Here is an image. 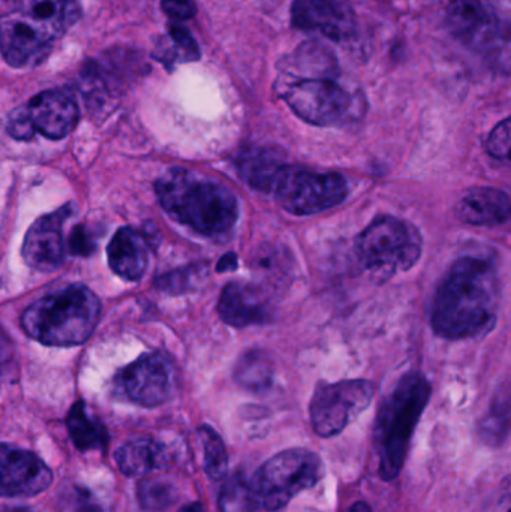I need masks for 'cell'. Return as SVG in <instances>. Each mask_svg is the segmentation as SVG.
Listing matches in <instances>:
<instances>
[{
    "mask_svg": "<svg viewBox=\"0 0 511 512\" xmlns=\"http://www.w3.org/2000/svg\"><path fill=\"white\" fill-rule=\"evenodd\" d=\"M8 132L15 140H30L35 135L36 129L26 105L12 111L8 119Z\"/></svg>",
    "mask_w": 511,
    "mask_h": 512,
    "instance_id": "4dcf8cb0",
    "label": "cell"
},
{
    "mask_svg": "<svg viewBox=\"0 0 511 512\" xmlns=\"http://www.w3.org/2000/svg\"><path fill=\"white\" fill-rule=\"evenodd\" d=\"M26 107L36 131L51 140L71 134L80 119L74 99L62 90L39 93Z\"/></svg>",
    "mask_w": 511,
    "mask_h": 512,
    "instance_id": "2e32d148",
    "label": "cell"
},
{
    "mask_svg": "<svg viewBox=\"0 0 511 512\" xmlns=\"http://www.w3.org/2000/svg\"><path fill=\"white\" fill-rule=\"evenodd\" d=\"M375 396V385L365 379L321 384L309 406L311 424L321 438L339 435L356 420Z\"/></svg>",
    "mask_w": 511,
    "mask_h": 512,
    "instance_id": "ba28073f",
    "label": "cell"
},
{
    "mask_svg": "<svg viewBox=\"0 0 511 512\" xmlns=\"http://www.w3.org/2000/svg\"><path fill=\"white\" fill-rule=\"evenodd\" d=\"M204 451V471L210 480L221 481L227 478L228 454L221 436L209 426L198 430Z\"/></svg>",
    "mask_w": 511,
    "mask_h": 512,
    "instance_id": "484cf974",
    "label": "cell"
},
{
    "mask_svg": "<svg viewBox=\"0 0 511 512\" xmlns=\"http://www.w3.org/2000/svg\"><path fill=\"white\" fill-rule=\"evenodd\" d=\"M347 512H372V508L366 502H356Z\"/></svg>",
    "mask_w": 511,
    "mask_h": 512,
    "instance_id": "8d00e7d4",
    "label": "cell"
},
{
    "mask_svg": "<svg viewBox=\"0 0 511 512\" xmlns=\"http://www.w3.org/2000/svg\"><path fill=\"white\" fill-rule=\"evenodd\" d=\"M218 312L225 324L236 328L266 324L272 319V310L260 292L240 283H228L222 289Z\"/></svg>",
    "mask_w": 511,
    "mask_h": 512,
    "instance_id": "e0dca14e",
    "label": "cell"
},
{
    "mask_svg": "<svg viewBox=\"0 0 511 512\" xmlns=\"http://www.w3.org/2000/svg\"><path fill=\"white\" fill-rule=\"evenodd\" d=\"M183 512H200V505H191V507L186 508Z\"/></svg>",
    "mask_w": 511,
    "mask_h": 512,
    "instance_id": "74e56055",
    "label": "cell"
},
{
    "mask_svg": "<svg viewBox=\"0 0 511 512\" xmlns=\"http://www.w3.org/2000/svg\"><path fill=\"white\" fill-rule=\"evenodd\" d=\"M11 360V351L8 348V342L6 339H3L2 334H0V372H2L3 367L9 363Z\"/></svg>",
    "mask_w": 511,
    "mask_h": 512,
    "instance_id": "d590c367",
    "label": "cell"
},
{
    "mask_svg": "<svg viewBox=\"0 0 511 512\" xmlns=\"http://www.w3.org/2000/svg\"><path fill=\"white\" fill-rule=\"evenodd\" d=\"M75 512H104V510L87 490L78 489L77 498H75Z\"/></svg>",
    "mask_w": 511,
    "mask_h": 512,
    "instance_id": "e575fe53",
    "label": "cell"
},
{
    "mask_svg": "<svg viewBox=\"0 0 511 512\" xmlns=\"http://www.w3.org/2000/svg\"><path fill=\"white\" fill-rule=\"evenodd\" d=\"M431 397V384L422 373H408L381 403L375 421L374 444L383 480L401 474L417 423Z\"/></svg>",
    "mask_w": 511,
    "mask_h": 512,
    "instance_id": "5b68a950",
    "label": "cell"
},
{
    "mask_svg": "<svg viewBox=\"0 0 511 512\" xmlns=\"http://www.w3.org/2000/svg\"><path fill=\"white\" fill-rule=\"evenodd\" d=\"M71 212L69 206L62 207L51 215L42 216L30 227L23 243V258L29 267L53 271L62 265L65 258L63 224Z\"/></svg>",
    "mask_w": 511,
    "mask_h": 512,
    "instance_id": "9a60e30c",
    "label": "cell"
},
{
    "mask_svg": "<svg viewBox=\"0 0 511 512\" xmlns=\"http://www.w3.org/2000/svg\"><path fill=\"white\" fill-rule=\"evenodd\" d=\"M108 264L117 276L137 282L149 265V243L135 228H120L108 245Z\"/></svg>",
    "mask_w": 511,
    "mask_h": 512,
    "instance_id": "ac0fdd59",
    "label": "cell"
},
{
    "mask_svg": "<svg viewBox=\"0 0 511 512\" xmlns=\"http://www.w3.org/2000/svg\"><path fill=\"white\" fill-rule=\"evenodd\" d=\"M291 21L297 29L320 32L336 42L347 41L356 32L350 0H294Z\"/></svg>",
    "mask_w": 511,
    "mask_h": 512,
    "instance_id": "4fadbf2b",
    "label": "cell"
},
{
    "mask_svg": "<svg viewBox=\"0 0 511 512\" xmlns=\"http://www.w3.org/2000/svg\"><path fill=\"white\" fill-rule=\"evenodd\" d=\"M511 204L506 192L494 188H476L456 207L459 219L470 225H500L510 219Z\"/></svg>",
    "mask_w": 511,
    "mask_h": 512,
    "instance_id": "d6986e66",
    "label": "cell"
},
{
    "mask_svg": "<svg viewBox=\"0 0 511 512\" xmlns=\"http://www.w3.org/2000/svg\"><path fill=\"white\" fill-rule=\"evenodd\" d=\"M137 496L143 510L164 511L176 501V489L168 481L150 478L138 484Z\"/></svg>",
    "mask_w": 511,
    "mask_h": 512,
    "instance_id": "83f0119b",
    "label": "cell"
},
{
    "mask_svg": "<svg viewBox=\"0 0 511 512\" xmlns=\"http://www.w3.org/2000/svg\"><path fill=\"white\" fill-rule=\"evenodd\" d=\"M221 512H257L260 510L251 489V481L234 475L225 483L219 498Z\"/></svg>",
    "mask_w": 511,
    "mask_h": 512,
    "instance_id": "4316f807",
    "label": "cell"
},
{
    "mask_svg": "<svg viewBox=\"0 0 511 512\" xmlns=\"http://www.w3.org/2000/svg\"><path fill=\"white\" fill-rule=\"evenodd\" d=\"M96 249L93 234L84 225H78L69 237V252L74 255L89 256Z\"/></svg>",
    "mask_w": 511,
    "mask_h": 512,
    "instance_id": "1f68e13d",
    "label": "cell"
},
{
    "mask_svg": "<svg viewBox=\"0 0 511 512\" xmlns=\"http://www.w3.org/2000/svg\"><path fill=\"white\" fill-rule=\"evenodd\" d=\"M155 189L162 209L174 221L203 236L227 234L239 219L236 195L221 183L192 171H167L159 177Z\"/></svg>",
    "mask_w": 511,
    "mask_h": 512,
    "instance_id": "3957f363",
    "label": "cell"
},
{
    "mask_svg": "<svg viewBox=\"0 0 511 512\" xmlns=\"http://www.w3.org/2000/svg\"><path fill=\"white\" fill-rule=\"evenodd\" d=\"M66 427H68L69 436L78 450L104 451L107 448L108 439H110L107 429L101 421L87 414L86 405L83 402L72 405L71 411L66 417Z\"/></svg>",
    "mask_w": 511,
    "mask_h": 512,
    "instance_id": "7402d4cb",
    "label": "cell"
},
{
    "mask_svg": "<svg viewBox=\"0 0 511 512\" xmlns=\"http://www.w3.org/2000/svg\"><path fill=\"white\" fill-rule=\"evenodd\" d=\"M296 116L315 126L342 125L356 108V99L330 78H296L282 90Z\"/></svg>",
    "mask_w": 511,
    "mask_h": 512,
    "instance_id": "9c48e42d",
    "label": "cell"
},
{
    "mask_svg": "<svg viewBox=\"0 0 511 512\" xmlns=\"http://www.w3.org/2000/svg\"><path fill=\"white\" fill-rule=\"evenodd\" d=\"M53 483L48 466L32 451L0 444V496L30 498Z\"/></svg>",
    "mask_w": 511,
    "mask_h": 512,
    "instance_id": "7c38bea8",
    "label": "cell"
},
{
    "mask_svg": "<svg viewBox=\"0 0 511 512\" xmlns=\"http://www.w3.org/2000/svg\"><path fill=\"white\" fill-rule=\"evenodd\" d=\"M489 155L492 158L509 161L510 158V119L503 120L489 135L486 143Z\"/></svg>",
    "mask_w": 511,
    "mask_h": 512,
    "instance_id": "f546056e",
    "label": "cell"
},
{
    "mask_svg": "<svg viewBox=\"0 0 511 512\" xmlns=\"http://www.w3.org/2000/svg\"><path fill=\"white\" fill-rule=\"evenodd\" d=\"M497 309L494 265L479 256H464L452 265L438 286L432 327L443 339H470L494 327Z\"/></svg>",
    "mask_w": 511,
    "mask_h": 512,
    "instance_id": "6da1fadb",
    "label": "cell"
},
{
    "mask_svg": "<svg viewBox=\"0 0 511 512\" xmlns=\"http://www.w3.org/2000/svg\"><path fill=\"white\" fill-rule=\"evenodd\" d=\"M60 36L53 27L20 12L8 11L0 17V53L14 68L38 65Z\"/></svg>",
    "mask_w": 511,
    "mask_h": 512,
    "instance_id": "30bf717a",
    "label": "cell"
},
{
    "mask_svg": "<svg viewBox=\"0 0 511 512\" xmlns=\"http://www.w3.org/2000/svg\"><path fill=\"white\" fill-rule=\"evenodd\" d=\"M234 379L252 393H263L272 387V361L263 351H248L236 364Z\"/></svg>",
    "mask_w": 511,
    "mask_h": 512,
    "instance_id": "603a6c76",
    "label": "cell"
},
{
    "mask_svg": "<svg viewBox=\"0 0 511 512\" xmlns=\"http://www.w3.org/2000/svg\"><path fill=\"white\" fill-rule=\"evenodd\" d=\"M9 11L20 12L56 29L60 35L80 18L78 0H5Z\"/></svg>",
    "mask_w": 511,
    "mask_h": 512,
    "instance_id": "ffe728a7",
    "label": "cell"
},
{
    "mask_svg": "<svg viewBox=\"0 0 511 512\" xmlns=\"http://www.w3.org/2000/svg\"><path fill=\"white\" fill-rule=\"evenodd\" d=\"M480 432L488 444H503L509 432V397H500V400L495 402L488 417L483 421Z\"/></svg>",
    "mask_w": 511,
    "mask_h": 512,
    "instance_id": "f1b7e54d",
    "label": "cell"
},
{
    "mask_svg": "<svg viewBox=\"0 0 511 512\" xmlns=\"http://www.w3.org/2000/svg\"><path fill=\"white\" fill-rule=\"evenodd\" d=\"M192 273L194 270H182L167 274L161 279L162 288L170 289V291H183L191 282L189 279H191Z\"/></svg>",
    "mask_w": 511,
    "mask_h": 512,
    "instance_id": "836d02e7",
    "label": "cell"
},
{
    "mask_svg": "<svg viewBox=\"0 0 511 512\" xmlns=\"http://www.w3.org/2000/svg\"><path fill=\"white\" fill-rule=\"evenodd\" d=\"M446 21L465 47L488 51L500 39V21L482 0H449Z\"/></svg>",
    "mask_w": 511,
    "mask_h": 512,
    "instance_id": "5bb4252c",
    "label": "cell"
},
{
    "mask_svg": "<svg viewBox=\"0 0 511 512\" xmlns=\"http://www.w3.org/2000/svg\"><path fill=\"white\" fill-rule=\"evenodd\" d=\"M164 448L150 438H137L126 442L116 451V462L126 477H146L161 468Z\"/></svg>",
    "mask_w": 511,
    "mask_h": 512,
    "instance_id": "44dd1931",
    "label": "cell"
},
{
    "mask_svg": "<svg viewBox=\"0 0 511 512\" xmlns=\"http://www.w3.org/2000/svg\"><path fill=\"white\" fill-rule=\"evenodd\" d=\"M153 56L167 68H173L174 63L195 62L201 53L191 33L185 27L173 24L168 29V38L161 39L156 45Z\"/></svg>",
    "mask_w": 511,
    "mask_h": 512,
    "instance_id": "cb8c5ba5",
    "label": "cell"
},
{
    "mask_svg": "<svg viewBox=\"0 0 511 512\" xmlns=\"http://www.w3.org/2000/svg\"><path fill=\"white\" fill-rule=\"evenodd\" d=\"M161 8L174 21L189 20L197 12L194 0H161Z\"/></svg>",
    "mask_w": 511,
    "mask_h": 512,
    "instance_id": "d6a6232c",
    "label": "cell"
},
{
    "mask_svg": "<svg viewBox=\"0 0 511 512\" xmlns=\"http://www.w3.org/2000/svg\"><path fill=\"white\" fill-rule=\"evenodd\" d=\"M356 252L366 270L389 277L410 270L422 254V239L416 228L392 216H380L357 237Z\"/></svg>",
    "mask_w": 511,
    "mask_h": 512,
    "instance_id": "52a82bcc",
    "label": "cell"
},
{
    "mask_svg": "<svg viewBox=\"0 0 511 512\" xmlns=\"http://www.w3.org/2000/svg\"><path fill=\"white\" fill-rule=\"evenodd\" d=\"M101 316V301L92 289L71 285L45 295L21 316L24 331L48 346H77L86 342Z\"/></svg>",
    "mask_w": 511,
    "mask_h": 512,
    "instance_id": "277c9868",
    "label": "cell"
},
{
    "mask_svg": "<svg viewBox=\"0 0 511 512\" xmlns=\"http://www.w3.org/2000/svg\"><path fill=\"white\" fill-rule=\"evenodd\" d=\"M294 65L308 74L305 78H330L336 72V59L326 45L308 42L297 50Z\"/></svg>",
    "mask_w": 511,
    "mask_h": 512,
    "instance_id": "d4e9b609",
    "label": "cell"
},
{
    "mask_svg": "<svg viewBox=\"0 0 511 512\" xmlns=\"http://www.w3.org/2000/svg\"><path fill=\"white\" fill-rule=\"evenodd\" d=\"M173 379L171 361L161 352H153L125 367L117 376V385L135 405L155 408L171 396Z\"/></svg>",
    "mask_w": 511,
    "mask_h": 512,
    "instance_id": "8fae6325",
    "label": "cell"
},
{
    "mask_svg": "<svg viewBox=\"0 0 511 512\" xmlns=\"http://www.w3.org/2000/svg\"><path fill=\"white\" fill-rule=\"evenodd\" d=\"M240 176L251 188L273 195L285 212L311 216L347 198V180L338 173H315L287 165L273 150L258 149L239 161Z\"/></svg>",
    "mask_w": 511,
    "mask_h": 512,
    "instance_id": "7a4b0ae2",
    "label": "cell"
},
{
    "mask_svg": "<svg viewBox=\"0 0 511 512\" xmlns=\"http://www.w3.org/2000/svg\"><path fill=\"white\" fill-rule=\"evenodd\" d=\"M324 477L323 460L306 448H291L267 460L252 477L251 489L258 508L278 511L303 490L317 486Z\"/></svg>",
    "mask_w": 511,
    "mask_h": 512,
    "instance_id": "8992f818",
    "label": "cell"
}]
</instances>
